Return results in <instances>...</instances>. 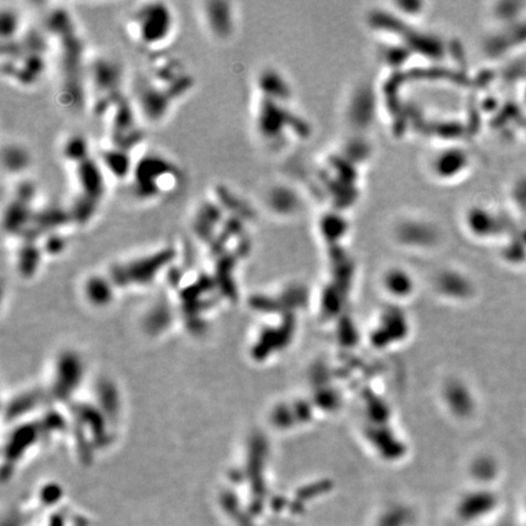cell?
<instances>
[{"label":"cell","instance_id":"obj_4","mask_svg":"<svg viewBox=\"0 0 526 526\" xmlns=\"http://www.w3.org/2000/svg\"><path fill=\"white\" fill-rule=\"evenodd\" d=\"M200 16L206 31L212 37L224 42L234 32L232 4L224 1H205L200 6Z\"/></svg>","mask_w":526,"mask_h":526},{"label":"cell","instance_id":"obj_2","mask_svg":"<svg viewBox=\"0 0 526 526\" xmlns=\"http://www.w3.org/2000/svg\"><path fill=\"white\" fill-rule=\"evenodd\" d=\"M173 11L165 3L143 4L134 9L127 22L129 36L145 50H158L173 34Z\"/></svg>","mask_w":526,"mask_h":526},{"label":"cell","instance_id":"obj_3","mask_svg":"<svg viewBox=\"0 0 526 526\" xmlns=\"http://www.w3.org/2000/svg\"><path fill=\"white\" fill-rule=\"evenodd\" d=\"M177 169L166 158L147 155L134 167L133 188L143 200H154L173 191L177 187Z\"/></svg>","mask_w":526,"mask_h":526},{"label":"cell","instance_id":"obj_1","mask_svg":"<svg viewBox=\"0 0 526 526\" xmlns=\"http://www.w3.org/2000/svg\"><path fill=\"white\" fill-rule=\"evenodd\" d=\"M63 155L77 158L78 163H74V178L76 183V199L72 207V216L77 221L90 220L95 205L99 204L104 193V177L101 173L99 162H94L90 158V150L85 147L83 138L74 137L65 144ZM69 162V161H67Z\"/></svg>","mask_w":526,"mask_h":526}]
</instances>
